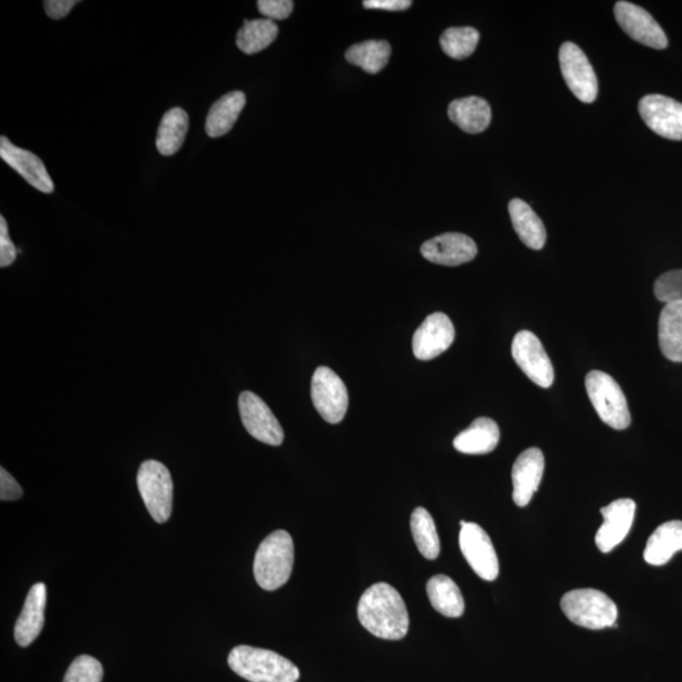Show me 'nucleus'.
<instances>
[{
	"label": "nucleus",
	"instance_id": "obj_1",
	"mask_svg": "<svg viewBox=\"0 0 682 682\" xmlns=\"http://www.w3.org/2000/svg\"><path fill=\"white\" fill-rule=\"evenodd\" d=\"M358 618L368 632L382 640H402L410 628L403 597L387 582L365 590L358 604Z\"/></svg>",
	"mask_w": 682,
	"mask_h": 682
},
{
	"label": "nucleus",
	"instance_id": "obj_2",
	"mask_svg": "<svg viewBox=\"0 0 682 682\" xmlns=\"http://www.w3.org/2000/svg\"><path fill=\"white\" fill-rule=\"evenodd\" d=\"M228 664L236 675L250 682H297L300 679L295 664L270 649L236 646L230 651Z\"/></svg>",
	"mask_w": 682,
	"mask_h": 682
},
{
	"label": "nucleus",
	"instance_id": "obj_3",
	"mask_svg": "<svg viewBox=\"0 0 682 682\" xmlns=\"http://www.w3.org/2000/svg\"><path fill=\"white\" fill-rule=\"evenodd\" d=\"M294 561V541L288 532L279 530L267 536L257 550L253 566L258 586L270 592L285 586L293 574Z\"/></svg>",
	"mask_w": 682,
	"mask_h": 682
},
{
	"label": "nucleus",
	"instance_id": "obj_4",
	"mask_svg": "<svg viewBox=\"0 0 682 682\" xmlns=\"http://www.w3.org/2000/svg\"><path fill=\"white\" fill-rule=\"evenodd\" d=\"M562 609L572 623L588 630L613 627L618 618L616 603L596 589L571 590L563 596Z\"/></svg>",
	"mask_w": 682,
	"mask_h": 682
},
{
	"label": "nucleus",
	"instance_id": "obj_5",
	"mask_svg": "<svg viewBox=\"0 0 682 682\" xmlns=\"http://www.w3.org/2000/svg\"><path fill=\"white\" fill-rule=\"evenodd\" d=\"M586 387L590 402L604 424L616 430L631 425V413L622 388L609 374L592 371L587 375Z\"/></svg>",
	"mask_w": 682,
	"mask_h": 682
},
{
	"label": "nucleus",
	"instance_id": "obj_6",
	"mask_svg": "<svg viewBox=\"0 0 682 682\" xmlns=\"http://www.w3.org/2000/svg\"><path fill=\"white\" fill-rule=\"evenodd\" d=\"M137 485L152 518L157 524L167 523L171 517L173 504V481L170 471L156 460H147L138 472Z\"/></svg>",
	"mask_w": 682,
	"mask_h": 682
},
{
	"label": "nucleus",
	"instance_id": "obj_7",
	"mask_svg": "<svg viewBox=\"0 0 682 682\" xmlns=\"http://www.w3.org/2000/svg\"><path fill=\"white\" fill-rule=\"evenodd\" d=\"M311 397L319 415L326 423H342L348 411L349 395L345 383L331 368L319 366L313 373Z\"/></svg>",
	"mask_w": 682,
	"mask_h": 682
},
{
	"label": "nucleus",
	"instance_id": "obj_8",
	"mask_svg": "<svg viewBox=\"0 0 682 682\" xmlns=\"http://www.w3.org/2000/svg\"><path fill=\"white\" fill-rule=\"evenodd\" d=\"M512 357L535 385L553 386L555 371L545 348L538 336L528 331L519 332L512 343Z\"/></svg>",
	"mask_w": 682,
	"mask_h": 682
},
{
	"label": "nucleus",
	"instance_id": "obj_9",
	"mask_svg": "<svg viewBox=\"0 0 682 682\" xmlns=\"http://www.w3.org/2000/svg\"><path fill=\"white\" fill-rule=\"evenodd\" d=\"M460 550L467 564L479 578L494 581L500 574V562L492 540L477 524H467L462 527L459 535Z\"/></svg>",
	"mask_w": 682,
	"mask_h": 682
},
{
	"label": "nucleus",
	"instance_id": "obj_10",
	"mask_svg": "<svg viewBox=\"0 0 682 682\" xmlns=\"http://www.w3.org/2000/svg\"><path fill=\"white\" fill-rule=\"evenodd\" d=\"M564 80L580 102L592 104L597 96L594 68L577 44L565 42L558 52Z\"/></svg>",
	"mask_w": 682,
	"mask_h": 682
},
{
	"label": "nucleus",
	"instance_id": "obj_11",
	"mask_svg": "<svg viewBox=\"0 0 682 682\" xmlns=\"http://www.w3.org/2000/svg\"><path fill=\"white\" fill-rule=\"evenodd\" d=\"M240 412L245 430L253 438L268 446L280 447L285 439L280 421L262 398L250 390H245L240 396Z\"/></svg>",
	"mask_w": 682,
	"mask_h": 682
},
{
	"label": "nucleus",
	"instance_id": "obj_12",
	"mask_svg": "<svg viewBox=\"0 0 682 682\" xmlns=\"http://www.w3.org/2000/svg\"><path fill=\"white\" fill-rule=\"evenodd\" d=\"M639 112L646 126L658 136L682 141V104L669 96L653 94L641 99Z\"/></svg>",
	"mask_w": 682,
	"mask_h": 682
},
{
	"label": "nucleus",
	"instance_id": "obj_13",
	"mask_svg": "<svg viewBox=\"0 0 682 682\" xmlns=\"http://www.w3.org/2000/svg\"><path fill=\"white\" fill-rule=\"evenodd\" d=\"M616 20L620 28L647 48L664 50L668 48V37L653 15L643 8L630 2H618L615 7Z\"/></svg>",
	"mask_w": 682,
	"mask_h": 682
},
{
	"label": "nucleus",
	"instance_id": "obj_14",
	"mask_svg": "<svg viewBox=\"0 0 682 682\" xmlns=\"http://www.w3.org/2000/svg\"><path fill=\"white\" fill-rule=\"evenodd\" d=\"M455 339V329L446 313L427 317L413 335V355L420 360H432L446 352Z\"/></svg>",
	"mask_w": 682,
	"mask_h": 682
},
{
	"label": "nucleus",
	"instance_id": "obj_15",
	"mask_svg": "<svg viewBox=\"0 0 682 682\" xmlns=\"http://www.w3.org/2000/svg\"><path fill=\"white\" fill-rule=\"evenodd\" d=\"M635 509L634 501L623 498L601 510L604 523L595 535V543L603 554L610 553L627 538L633 525Z\"/></svg>",
	"mask_w": 682,
	"mask_h": 682
},
{
	"label": "nucleus",
	"instance_id": "obj_16",
	"mask_svg": "<svg viewBox=\"0 0 682 682\" xmlns=\"http://www.w3.org/2000/svg\"><path fill=\"white\" fill-rule=\"evenodd\" d=\"M428 262L448 267H455L472 262L477 257V244L472 237L460 233H447L433 237L421 247Z\"/></svg>",
	"mask_w": 682,
	"mask_h": 682
},
{
	"label": "nucleus",
	"instance_id": "obj_17",
	"mask_svg": "<svg viewBox=\"0 0 682 682\" xmlns=\"http://www.w3.org/2000/svg\"><path fill=\"white\" fill-rule=\"evenodd\" d=\"M545 472V456L538 448L520 454L512 467L513 501L518 507H526L541 485Z\"/></svg>",
	"mask_w": 682,
	"mask_h": 682
},
{
	"label": "nucleus",
	"instance_id": "obj_18",
	"mask_svg": "<svg viewBox=\"0 0 682 682\" xmlns=\"http://www.w3.org/2000/svg\"><path fill=\"white\" fill-rule=\"evenodd\" d=\"M0 157L14 171H17L30 186L40 190L41 193L51 194L55 190L41 158L33 152L17 147L4 136L0 138Z\"/></svg>",
	"mask_w": 682,
	"mask_h": 682
},
{
	"label": "nucleus",
	"instance_id": "obj_19",
	"mask_svg": "<svg viewBox=\"0 0 682 682\" xmlns=\"http://www.w3.org/2000/svg\"><path fill=\"white\" fill-rule=\"evenodd\" d=\"M48 603V589L38 582L29 589L21 616L14 627V639L21 647H28L40 635L44 626V610Z\"/></svg>",
	"mask_w": 682,
	"mask_h": 682
},
{
	"label": "nucleus",
	"instance_id": "obj_20",
	"mask_svg": "<svg viewBox=\"0 0 682 682\" xmlns=\"http://www.w3.org/2000/svg\"><path fill=\"white\" fill-rule=\"evenodd\" d=\"M501 433L496 421L479 417L466 430L460 433L454 440V448L467 455H485L492 453L500 442Z\"/></svg>",
	"mask_w": 682,
	"mask_h": 682
},
{
	"label": "nucleus",
	"instance_id": "obj_21",
	"mask_svg": "<svg viewBox=\"0 0 682 682\" xmlns=\"http://www.w3.org/2000/svg\"><path fill=\"white\" fill-rule=\"evenodd\" d=\"M448 114L454 125L471 134L485 132L492 121L489 103L479 96L456 99L449 105Z\"/></svg>",
	"mask_w": 682,
	"mask_h": 682
},
{
	"label": "nucleus",
	"instance_id": "obj_22",
	"mask_svg": "<svg viewBox=\"0 0 682 682\" xmlns=\"http://www.w3.org/2000/svg\"><path fill=\"white\" fill-rule=\"evenodd\" d=\"M509 211L513 228L528 248L540 250L545 247L548 237L545 226L530 205L520 198H513Z\"/></svg>",
	"mask_w": 682,
	"mask_h": 682
},
{
	"label": "nucleus",
	"instance_id": "obj_23",
	"mask_svg": "<svg viewBox=\"0 0 682 682\" xmlns=\"http://www.w3.org/2000/svg\"><path fill=\"white\" fill-rule=\"evenodd\" d=\"M682 550V523L670 520L651 535L645 549L646 563L654 566L668 564Z\"/></svg>",
	"mask_w": 682,
	"mask_h": 682
},
{
	"label": "nucleus",
	"instance_id": "obj_24",
	"mask_svg": "<svg viewBox=\"0 0 682 682\" xmlns=\"http://www.w3.org/2000/svg\"><path fill=\"white\" fill-rule=\"evenodd\" d=\"M245 102L247 99L242 91H232V93L221 96L218 102L213 104L208 117H206V133L211 138L223 137L229 133L240 118Z\"/></svg>",
	"mask_w": 682,
	"mask_h": 682
},
{
	"label": "nucleus",
	"instance_id": "obj_25",
	"mask_svg": "<svg viewBox=\"0 0 682 682\" xmlns=\"http://www.w3.org/2000/svg\"><path fill=\"white\" fill-rule=\"evenodd\" d=\"M427 595L435 610L449 618L463 616L465 603L455 581L447 575H435L427 581Z\"/></svg>",
	"mask_w": 682,
	"mask_h": 682
},
{
	"label": "nucleus",
	"instance_id": "obj_26",
	"mask_svg": "<svg viewBox=\"0 0 682 682\" xmlns=\"http://www.w3.org/2000/svg\"><path fill=\"white\" fill-rule=\"evenodd\" d=\"M658 342L666 358L682 363V301L665 305L658 321Z\"/></svg>",
	"mask_w": 682,
	"mask_h": 682
},
{
	"label": "nucleus",
	"instance_id": "obj_27",
	"mask_svg": "<svg viewBox=\"0 0 682 682\" xmlns=\"http://www.w3.org/2000/svg\"><path fill=\"white\" fill-rule=\"evenodd\" d=\"M189 130V115L181 108L168 111L158 128L156 145L160 155L170 157L182 147Z\"/></svg>",
	"mask_w": 682,
	"mask_h": 682
},
{
	"label": "nucleus",
	"instance_id": "obj_28",
	"mask_svg": "<svg viewBox=\"0 0 682 682\" xmlns=\"http://www.w3.org/2000/svg\"><path fill=\"white\" fill-rule=\"evenodd\" d=\"M279 33V26L271 20H245L244 26L236 35L237 49L245 55H255L271 46Z\"/></svg>",
	"mask_w": 682,
	"mask_h": 682
},
{
	"label": "nucleus",
	"instance_id": "obj_29",
	"mask_svg": "<svg viewBox=\"0 0 682 682\" xmlns=\"http://www.w3.org/2000/svg\"><path fill=\"white\" fill-rule=\"evenodd\" d=\"M390 53H393V48L387 41L371 40L351 46L345 53V57L351 65L375 75L387 66Z\"/></svg>",
	"mask_w": 682,
	"mask_h": 682
},
{
	"label": "nucleus",
	"instance_id": "obj_30",
	"mask_svg": "<svg viewBox=\"0 0 682 682\" xmlns=\"http://www.w3.org/2000/svg\"><path fill=\"white\" fill-rule=\"evenodd\" d=\"M411 531L421 555L435 561L440 555V539L430 513L423 507L413 511Z\"/></svg>",
	"mask_w": 682,
	"mask_h": 682
},
{
	"label": "nucleus",
	"instance_id": "obj_31",
	"mask_svg": "<svg viewBox=\"0 0 682 682\" xmlns=\"http://www.w3.org/2000/svg\"><path fill=\"white\" fill-rule=\"evenodd\" d=\"M480 35L478 29L473 27L449 28L440 37V44L443 52L451 59L464 60L472 56L477 49Z\"/></svg>",
	"mask_w": 682,
	"mask_h": 682
},
{
	"label": "nucleus",
	"instance_id": "obj_32",
	"mask_svg": "<svg viewBox=\"0 0 682 682\" xmlns=\"http://www.w3.org/2000/svg\"><path fill=\"white\" fill-rule=\"evenodd\" d=\"M103 666L89 655L76 657L68 668L64 682H102Z\"/></svg>",
	"mask_w": 682,
	"mask_h": 682
},
{
	"label": "nucleus",
	"instance_id": "obj_33",
	"mask_svg": "<svg viewBox=\"0 0 682 682\" xmlns=\"http://www.w3.org/2000/svg\"><path fill=\"white\" fill-rule=\"evenodd\" d=\"M655 296L665 305L682 301V270L666 272L655 282Z\"/></svg>",
	"mask_w": 682,
	"mask_h": 682
},
{
	"label": "nucleus",
	"instance_id": "obj_34",
	"mask_svg": "<svg viewBox=\"0 0 682 682\" xmlns=\"http://www.w3.org/2000/svg\"><path fill=\"white\" fill-rule=\"evenodd\" d=\"M257 5L260 14L273 22L288 18L294 11L293 0H259Z\"/></svg>",
	"mask_w": 682,
	"mask_h": 682
},
{
	"label": "nucleus",
	"instance_id": "obj_35",
	"mask_svg": "<svg viewBox=\"0 0 682 682\" xmlns=\"http://www.w3.org/2000/svg\"><path fill=\"white\" fill-rule=\"evenodd\" d=\"M15 257H17V250L11 241L10 233H8L5 218L2 216L0 217V267H10Z\"/></svg>",
	"mask_w": 682,
	"mask_h": 682
},
{
	"label": "nucleus",
	"instance_id": "obj_36",
	"mask_svg": "<svg viewBox=\"0 0 682 682\" xmlns=\"http://www.w3.org/2000/svg\"><path fill=\"white\" fill-rule=\"evenodd\" d=\"M23 496V490L4 467L0 469V500L3 502L17 501Z\"/></svg>",
	"mask_w": 682,
	"mask_h": 682
},
{
	"label": "nucleus",
	"instance_id": "obj_37",
	"mask_svg": "<svg viewBox=\"0 0 682 682\" xmlns=\"http://www.w3.org/2000/svg\"><path fill=\"white\" fill-rule=\"evenodd\" d=\"M78 3L79 2H75V0H48L43 5L50 18L61 20L65 18L73 10L74 5Z\"/></svg>",
	"mask_w": 682,
	"mask_h": 682
},
{
	"label": "nucleus",
	"instance_id": "obj_38",
	"mask_svg": "<svg viewBox=\"0 0 682 682\" xmlns=\"http://www.w3.org/2000/svg\"><path fill=\"white\" fill-rule=\"evenodd\" d=\"M363 5L366 10L400 12L409 10L412 2L410 0H365Z\"/></svg>",
	"mask_w": 682,
	"mask_h": 682
}]
</instances>
